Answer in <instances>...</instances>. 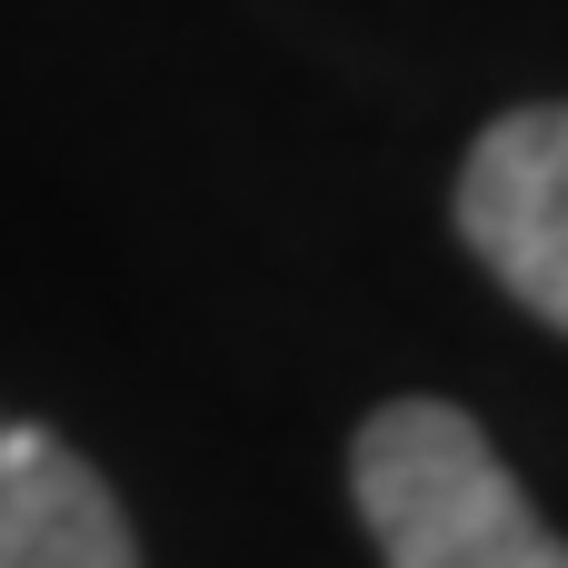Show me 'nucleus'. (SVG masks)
<instances>
[{
    "label": "nucleus",
    "mask_w": 568,
    "mask_h": 568,
    "mask_svg": "<svg viewBox=\"0 0 568 568\" xmlns=\"http://www.w3.org/2000/svg\"><path fill=\"white\" fill-rule=\"evenodd\" d=\"M349 499L379 568H568V539L459 399H379L349 439Z\"/></svg>",
    "instance_id": "f257e3e1"
},
{
    "label": "nucleus",
    "mask_w": 568,
    "mask_h": 568,
    "mask_svg": "<svg viewBox=\"0 0 568 568\" xmlns=\"http://www.w3.org/2000/svg\"><path fill=\"white\" fill-rule=\"evenodd\" d=\"M0 568H140L120 489L20 409H0Z\"/></svg>",
    "instance_id": "7ed1b4c3"
},
{
    "label": "nucleus",
    "mask_w": 568,
    "mask_h": 568,
    "mask_svg": "<svg viewBox=\"0 0 568 568\" xmlns=\"http://www.w3.org/2000/svg\"><path fill=\"white\" fill-rule=\"evenodd\" d=\"M449 220L469 260L568 339V100H519L469 140Z\"/></svg>",
    "instance_id": "f03ea898"
}]
</instances>
